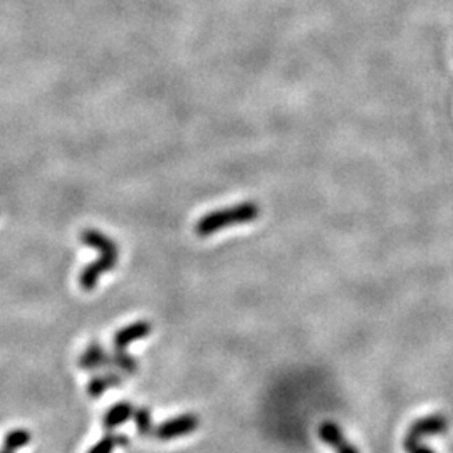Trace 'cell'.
<instances>
[{"label": "cell", "mask_w": 453, "mask_h": 453, "mask_svg": "<svg viewBox=\"0 0 453 453\" xmlns=\"http://www.w3.org/2000/svg\"><path fill=\"white\" fill-rule=\"evenodd\" d=\"M260 215V207L256 202H242L237 203L228 209L214 210L195 223V234L202 239L210 237L227 227L244 225V223L256 222Z\"/></svg>", "instance_id": "6da1fadb"}, {"label": "cell", "mask_w": 453, "mask_h": 453, "mask_svg": "<svg viewBox=\"0 0 453 453\" xmlns=\"http://www.w3.org/2000/svg\"><path fill=\"white\" fill-rule=\"evenodd\" d=\"M198 426H200V420H198L197 414L185 413L179 414L175 418H168L162 425L156 426L153 430V435L158 440H173L193 433Z\"/></svg>", "instance_id": "7a4b0ae2"}, {"label": "cell", "mask_w": 453, "mask_h": 453, "mask_svg": "<svg viewBox=\"0 0 453 453\" xmlns=\"http://www.w3.org/2000/svg\"><path fill=\"white\" fill-rule=\"evenodd\" d=\"M448 430V418L445 414L433 413L428 417L418 418L412 423V426L408 428V437L413 438H425V437H437V435H443Z\"/></svg>", "instance_id": "3957f363"}, {"label": "cell", "mask_w": 453, "mask_h": 453, "mask_svg": "<svg viewBox=\"0 0 453 453\" xmlns=\"http://www.w3.org/2000/svg\"><path fill=\"white\" fill-rule=\"evenodd\" d=\"M317 435H319V438L323 440L324 443H328L336 453H359L358 448L354 447L349 440H346L344 431H342L337 423L329 420L323 421L319 425V428H317Z\"/></svg>", "instance_id": "277c9868"}, {"label": "cell", "mask_w": 453, "mask_h": 453, "mask_svg": "<svg viewBox=\"0 0 453 453\" xmlns=\"http://www.w3.org/2000/svg\"><path fill=\"white\" fill-rule=\"evenodd\" d=\"M153 328H151V323H146V321H137V323L126 326L114 334L113 344L116 349H126L130 344L137 342L143 337L150 336Z\"/></svg>", "instance_id": "5b68a950"}, {"label": "cell", "mask_w": 453, "mask_h": 453, "mask_svg": "<svg viewBox=\"0 0 453 453\" xmlns=\"http://www.w3.org/2000/svg\"><path fill=\"white\" fill-rule=\"evenodd\" d=\"M108 358L109 354L99 342H91L86 351L79 356L78 366L84 371H97V370H108Z\"/></svg>", "instance_id": "8992f818"}, {"label": "cell", "mask_w": 453, "mask_h": 453, "mask_svg": "<svg viewBox=\"0 0 453 453\" xmlns=\"http://www.w3.org/2000/svg\"><path fill=\"white\" fill-rule=\"evenodd\" d=\"M81 240L88 247L96 249L101 256H120L118 245L113 239H109L108 235L101 234L96 228H86L81 232Z\"/></svg>", "instance_id": "52a82bcc"}, {"label": "cell", "mask_w": 453, "mask_h": 453, "mask_svg": "<svg viewBox=\"0 0 453 453\" xmlns=\"http://www.w3.org/2000/svg\"><path fill=\"white\" fill-rule=\"evenodd\" d=\"M123 383V376L116 371H108L104 375H95L88 383V395L91 398H101L106 389L116 388Z\"/></svg>", "instance_id": "ba28073f"}, {"label": "cell", "mask_w": 453, "mask_h": 453, "mask_svg": "<svg viewBox=\"0 0 453 453\" xmlns=\"http://www.w3.org/2000/svg\"><path fill=\"white\" fill-rule=\"evenodd\" d=\"M133 413H134V408L130 401H120V403H114L111 408L104 413V418H103L104 428H108V430L116 428V426H120V425H123V423L128 421L130 418H133Z\"/></svg>", "instance_id": "9c48e42d"}, {"label": "cell", "mask_w": 453, "mask_h": 453, "mask_svg": "<svg viewBox=\"0 0 453 453\" xmlns=\"http://www.w3.org/2000/svg\"><path fill=\"white\" fill-rule=\"evenodd\" d=\"M111 368L126 372V375H133L138 371V359L126 353L125 349L114 348V353L109 354L108 358V370H111Z\"/></svg>", "instance_id": "30bf717a"}, {"label": "cell", "mask_w": 453, "mask_h": 453, "mask_svg": "<svg viewBox=\"0 0 453 453\" xmlns=\"http://www.w3.org/2000/svg\"><path fill=\"white\" fill-rule=\"evenodd\" d=\"M104 272H106L104 265L101 264L99 260L91 262L90 265H86V267L83 269L81 275H79V286H81V289L86 292L95 291L97 282H99L101 274H104Z\"/></svg>", "instance_id": "8fae6325"}, {"label": "cell", "mask_w": 453, "mask_h": 453, "mask_svg": "<svg viewBox=\"0 0 453 453\" xmlns=\"http://www.w3.org/2000/svg\"><path fill=\"white\" fill-rule=\"evenodd\" d=\"M31 431L24 430V428H17V430H11L4 437V448H8V450H19L31 443Z\"/></svg>", "instance_id": "7c38bea8"}, {"label": "cell", "mask_w": 453, "mask_h": 453, "mask_svg": "<svg viewBox=\"0 0 453 453\" xmlns=\"http://www.w3.org/2000/svg\"><path fill=\"white\" fill-rule=\"evenodd\" d=\"M134 423L139 435L146 437V435H153V418H151V412L148 408H138L133 413Z\"/></svg>", "instance_id": "4fadbf2b"}, {"label": "cell", "mask_w": 453, "mask_h": 453, "mask_svg": "<svg viewBox=\"0 0 453 453\" xmlns=\"http://www.w3.org/2000/svg\"><path fill=\"white\" fill-rule=\"evenodd\" d=\"M114 447H118L116 435H106L99 442L95 443V447H91L88 453H111Z\"/></svg>", "instance_id": "5bb4252c"}, {"label": "cell", "mask_w": 453, "mask_h": 453, "mask_svg": "<svg viewBox=\"0 0 453 453\" xmlns=\"http://www.w3.org/2000/svg\"><path fill=\"white\" fill-rule=\"evenodd\" d=\"M403 448L406 453H435L430 447H426L425 443H421V440L408 437V435H406L403 442Z\"/></svg>", "instance_id": "9a60e30c"}, {"label": "cell", "mask_w": 453, "mask_h": 453, "mask_svg": "<svg viewBox=\"0 0 453 453\" xmlns=\"http://www.w3.org/2000/svg\"><path fill=\"white\" fill-rule=\"evenodd\" d=\"M0 453H14V450H8V448H2Z\"/></svg>", "instance_id": "2e32d148"}]
</instances>
